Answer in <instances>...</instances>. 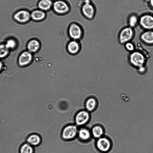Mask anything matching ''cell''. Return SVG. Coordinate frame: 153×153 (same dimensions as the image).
<instances>
[{
	"label": "cell",
	"mask_w": 153,
	"mask_h": 153,
	"mask_svg": "<svg viewBox=\"0 0 153 153\" xmlns=\"http://www.w3.org/2000/svg\"><path fill=\"white\" fill-rule=\"evenodd\" d=\"M30 12L26 9L19 10L14 14L13 19L19 23L24 24L27 23L31 20Z\"/></svg>",
	"instance_id": "obj_1"
},
{
	"label": "cell",
	"mask_w": 153,
	"mask_h": 153,
	"mask_svg": "<svg viewBox=\"0 0 153 153\" xmlns=\"http://www.w3.org/2000/svg\"><path fill=\"white\" fill-rule=\"evenodd\" d=\"M96 147L98 151L102 153H106L110 150L111 142L109 140L105 137H101L97 140Z\"/></svg>",
	"instance_id": "obj_2"
},
{
	"label": "cell",
	"mask_w": 153,
	"mask_h": 153,
	"mask_svg": "<svg viewBox=\"0 0 153 153\" xmlns=\"http://www.w3.org/2000/svg\"><path fill=\"white\" fill-rule=\"evenodd\" d=\"M54 11L59 14H64L68 12L69 10L68 5L67 3L62 0L55 1L52 6Z\"/></svg>",
	"instance_id": "obj_3"
},
{
	"label": "cell",
	"mask_w": 153,
	"mask_h": 153,
	"mask_svg": "<svg viewBox=\"0 0 153 153\" xmlns=\"http://www.w3.org/2000/svg\"><path fill=\"white\" fill-rule=\"evenodd\" d=\"M141 26L144 29L149 30L153 29V16L146 14L142 16L139 20Z\"/></svg>",
	"instance_id": "obj_4"
},
{
	"label": "cell",
	"mask_w": 153,
	"mask_h": 153,
	"mask_svg": "<svg viewBox=\"0 0 153 153\" xmlns=\"http://www.w3.org/2000/svg\"><path fill=\"white\" fill-rule=\"evenodd\" d=\"M130 61L133 65L139 67L142 66L145 62V58L142 54L139 52L132 53L130 56Z\"/></svg>",
	"instance_id": "obj_5"
},
{
	"label": "cell",
	"mask_w": 153,
	"mask_h": 153,
	"mask_svg": "<svg viewBox=\"0 0 153 153\" xmlns=\"http://www.w3.org/2000/svg\"><path fill=\"white\" fill-rule=\"evenodd\" d=\"M68 32L70 36L74 40L80 39L82 34L81 27L79 25L75 23H73L70 25Z\"/></svg>",
	"instance_id": "obj_6"
},
{
	"label": "cell",
	"mask_w": 153,
	"mask_h": 153,
	"mask_svg": "<svg viewBox=\"0 0 153 153\" xmlns=\"http://www.w3.org/2000/svg\"><path fill=\"white\" fill-rule=\"evenodd\" d=\"M77 132V129L75 126L69 125L64 128L62 132V137L65 140L71 139L75 137Z\"/></svg>",
	"instance_id": "obj_7"
},
{
	"label": "cell",
	"mask_w": 153,
	"mask_h": 153,
	"mask_svg": "<svg viewBox=\"0 0 153 153\" xmlns=\"http://www.w3.org/2000/svg\"><path fill=\"white\" fill-rule=\"evenodd\" d=\"M133 35V31L132 27H126L121 31L119 35V40L121 43L127 42L131 40Z\"/></svg>",
	"instance_id": "obj_8"
},
{
	"label": "cell",
	"mask_w": 153,
	"mask_h": 153,
	"mask_svg": "<svg viewBox=\"0 0 153 153\" xmlns=\"http://www.w3.org/2000/svg\"><path fill=\"white\" fill-rule=\"evenodd\" d=\"M90 117L89 113L85 110L79 112L75 117V122L78 126H82L85 124L89 120Z\"/></svg>",
	"instance_id": "obj_9"
},
{
	"label": "cell",
	"mask_w": 153,
	"mask_h": 153,
	"mask_svg": "<svg viewBox=\"0 0 153 153\" xmlns=\"http://www.w3.org/2000/svg\"><path fill=\"white\" fill-rule=\"evenodd\" d=\"M82 11L84 16L88 19L92 18L95 13L93 5L89 2H86L82 5Z\"/></svg>",
	"instance_id": "obj_10"
},
{
	"label": "cell",
	"mask_w": 153,
	"mask_h": 153,
	"mask_svg": "<svg viewBox=\"0 0 153 153\" xmlns=\"http://www.w3.org/2000/svg\"><path fill=\"white\" fill-rule=\"evenodd\" d=\"M30 14L31 20L35 22L43 20L46 16L45 12L39 9L33 10L31 12Z\"/></svg>",
	"instance_id": "obj_11"
},
{
	"label": "cell",
	"mask_w": 153,
	"mask_h": 153,
	"mask_svg": "<svg viewBox=\"0 0 153 153\" xmlns=\"http://www.w3.org/2000/svg\"><path fill=\"white\" fill-rule=\"evenodd\" d=\"M32 56L29 51H25L20 56L19 59V62L21 65H25L28 64L31 61Z\"/></svg>",
	"instance_id": "obj_12"
},
{
	"label": "cell",
	"mask_w": 153,
	"mask_h": 153,
	"mask_svg": "<svg viewBox=\"0 0 153 153\" xmlns=\"http://www.w3.org/2000/svg\"><path fill=\"white\" fill-rule=\"evenodd\" d=\"M53 3L51 0H40L37 3V6L39 9L45 12L52 7Z\"/></svg>",
	"instance_id": "obj_13"
},
{
	"label": "cell",
	"mask_w": 153,
	"mask_h": 153,
	"mask_svg": "<svg viewBox=\"0 0 153 153\" xmlns=\"http://www.w3.org/2000/svg\"><path fill=\"white\" fill-rule=\"evenodd\" d=\"M68 51L71 54H75L79 51L80 46L79 43L76 40L70 41L67 46Z\"/></svg>",
	"instance_id": "obj_14"
},
{
	"label": "cell",
	"mask_w": 153,
	"mask_h": 153,
	"mask_svg": "<svg viewBox=\"0 0 153 153\" xmlns=\"http://www.w3.org/2000/svg\"><path fill=\"white\" fill-rule=\"evenodd\" d=\"M141 38L147 44H153V31L149 30L144 32L142 34Z\"/></svg>",
	"instance_id": "obj_15"
},
{
	"label": "cell",
	"mask_w": 153,
	"mask_h": 153,
	"mask_svg": "<svg viewBox=\"0 0 153 153\" xmlns=\"http://www.w3.org/2000/svg\"><path fill=\"white\" fill-rule=\"evenodd\" d=\"M41 141L40 137L37 134H33L29 135L27 138V143L32 146L38 145Z\"/></svg>",
	"instance_id": "obj_16"
},
{
	"label": "cell",
	"mask_w": 153,
	"mask_h": 153,
	"mask_svg": "<svg viewBox=\"0 0 153 153\" xmlns=\"http://www.w3.org/2000/svg\"><path fill=\"white\" fill-rule=\"evenodd\" d=\"M40 47L39 42L36 39L30 40L27 45V49L30 52H35L37 51Z\"/></svg>",
	"instance_id": "obj_17"
},
{
	"label": "cell",
	"mask_w": 153,
	"mask_h": 153,
	"mask_svg": "<svg viewBox=\"0 0 153 153\" xmlns=\"http://www.w3.org/2000/svg\"><path fill=\"white\" fill-rule=\"evenodd\" d=\"M33 146L27 143L22 144L19 149V153H34Z\"/></svg>",
	"instance_id": "obj_18"
},
{
	"label": "cell",
	"mask_w": 153,
	"mask_h": 153,
	"mask_svg": "<svg viewBox=\"0 0 153 153\" xmlns=\"http://www.w3.org/2000/svg\"><path fill=\"white\" fill-rule=\"evenodd\" d=\"M91 132L93 136L98 138L101 137L104 133L103 129L99 126H94L92 128Z\"/></svg>",
	"instance_id": "obj_19"
},
{
	"label": "cell",
	"mask_w": 153,
	"mask_h": 153,
	"mask_svg": "<svg viewBox=\"0 0 153 153\" xmlns=\"http://www.w3.org/2000/svg\"><path fill=\"white\" fill-rule=\"evenodd\" d=\"M97 101L94 98H90L88 99L85 102V107L87 111H92L96 107Z\"/></svg>",
	"instance_id": "obj_20"
},
{
	"label": "cell",
	"mask_w": 153,
	"mask_h": 153,
	"mask_svg": "<svg viewBox=\"0 0 153 153\" xmlns=\"http://www.w3.org/2000/svg\"><path fill=\"white\" fill-rule=\"evenodd\" d=\"M78 136L80 139L85 140L89 139L90 137V133L88 130L82 128L79 131Z\"/></svg>",
	"instance_id": "obj_21"
},
{
	"label": "cell",
	"mask_w": 153,
	"mask_h": 153,
	"mask_svg": "<svg viewBox=\"0 0 153 153\" xmlns=\"http://www.w3.org/2000/svg\"><path fill=\"white\" fill-rule=\"evenodd\" d=\"M138 22L137 16L135 15H132L129 17L128 24L130 27H131L135 26Z\"/></svg>",
	"instance_id": "obj_22"
},
{
	"label": "cell",
	"mask_w": 153,
	"mask_h": 153,
	"mask_svg": "<svg viewBox=\"0 0 153 153\" xmlns=\"http://www.w3.org/2000/svg\"><path fill=\"white\" fill-rule=\"evenodd\" d=\"M8 52V48L6 45H0V58L5 56L7 54Z\"/></svg>",
	"instance_id": "obj_23"
},
{
	"label": "cell",
	"mask_w": 153,
	"mask_h": 153,
	"mask_svg": "<svg viewBox=\"0 0 153 153\" xmlns=\"http://www.w3.org/2000/svg\"><path fill=\"white\" fill-rule=\"evenodd\" d=\"M5 45L8 49L12 48L15 46L16 42L14 40L10 39L7 41Z\"/></svg>",
	"instance_id": "obj_24"
},
{
	"label": "cell",
	"mask_w": 153,
	"mask_h": 153,
	"mask_svg": "<svg viewBox=\"0 0 153 153\" xmlns=\"http://www.w3.org/2000/svg\"><path fill=\"white\" fill-rule=\"evenodd\" d=\"M126 47L129 51H132L134 49L133 45L130 42H128L126 44Z\"/></svg>",
	"instance_id": "obj_25"
},
{
	"label": "cell",
	"mask_w": 153,
	"mask_h": 153,
	"mask_svg": "<svg viewBox=\"0 0 153 153\" xmlns=\"http://www.w3.org/2000/svg\"><path fill=\"white\" fill-rule=\"evenodd\" d=\"M149 2L150 5L153 7V0H149Z\"/></svg>",
	"instance_id": "obj_26"
},
{
	"label": "cell",
	"mask_w": 153,
	"mask_h": 153,
	"mask_svg": "<svg viewBox=\"0 0 153 153\" xmlns=\"http://www.w3.org/2000/svg\"><path fill=\"white\" fill-rule=\"evenodd\" d=\"M139 70L140 72H143L145 70V69L143 66L140 67Z\"/></svg>",
	"instance_id": "obj_27"
},
{
	"label": "cell",
	"mask_w": 153,
	"mask_h": 153,
	"mask_svg": "<svg viewBox=\"0 0 153 153\" xmlns=\"http://www.w3.org/2000/svg\"><path fill=\"white\" fill-rule=\"evenodd\" d=\"M2 67V64L1 62H0V70L1 69Z\"/></svg>",
	"instance_id": "obj_28"
}]
</instances>
